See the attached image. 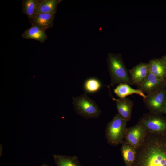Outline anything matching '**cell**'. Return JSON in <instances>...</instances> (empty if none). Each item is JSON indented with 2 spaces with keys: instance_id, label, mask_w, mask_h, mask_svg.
Wrapping results in <instances>:
<instances>
[{
  "instance_id": "1",
  "label": "cell",
  "mask_w": 166,
  "mask_h": 166,
  "mask_svg": "<svg viewBox=\"0 0 166 166\" xmlns=\"http://www.w3.org/2000/svg\"><path fill=\"white\" fill-rule=\"evenodd\" d=\"M131 166H166V136L147 133Z\"/></svg>"
},
{
  "instance_id": "2",
  "label": "cell",
  "mask_w": 166,
  "mask_h": 166,
  "mask_svg": "<svg viewBox=\"0 0 166 166\" xmlns=\"http://www.w3.org/2000/svg\"><path fill=\"white\" fill-rule=\"evenodd\" d=\"M107 61L111 79V83L108 87L123 83L132 85L129 72L120 55L109 54Z\"/></svg>"
},
{
  "instance_id": "3",
  "label": "cell",
  "mask_w": 166,
  "mask_h": 166,
  "mask_svg": "<svg viewBox=\"0 0 166 166\" xmlns=\"http://www.w3.org/2000/svg\"><path fill=\"white\" fill-rule=\"evenodd\" d=\"M72 103L76 113L86 119H96L101 113L95 101L86 92L76 97H73Z\"/></svg>"
},
{
  "instance_id": "4",
  "label": "cell",
  "mask_w": 166,
  "mask_h": 166,
  "mask_svg": "<svg viewBox=\"0 0 166 166\" xmlns=\"http://www.w3.org/2000/svg\"><path fill=\"white\" fill-rule=\"evenodd\" d=\"M128 122L118 113L107 124L105 130V138L108 144L117 146L123 140Z\"/></svg>"
},
{
  "instance_id": "5",
  "label": "cell",
  "mask_w": 166,
  "mask_h": 166,
  "mask_svg": "<svg viewBox=\"0 0 166 166\" xmlns=\"http://www.w3.org/2000/svg\"><path fill=\"white\" fill-rule=\"evenodd\" d=\"M138 123L143 126L148 134L166 136V119L160 114L150 112L145 113Z\"/></svg>"
},
{
  "instance_id": "6",
  "label": "cell",
  "mask_w": 166,
  "mask_h": 166,
  "mask_svg": "<svg viewBox=\"0 0 166 166\" xmlns=\"http://www.w3.org/2000/svg\"><path fill=\"white\" fill-rule=\"evenodd\" d=\"M143 101L150 113L157 114L163 113L166 105V88L147 93Z\"/></svg>"
},
{
  "instance_id": "7",
  "label": "cell",
  "mask_w": 166,
  "mask_h": 166,
  "mask_svg": "<svg viewBox=\"0 0 166 166\" xmlns=\"http://www.w3.org/2000/svg\"><path fill=\"white\" fill-rule=\"evenodd\" d=\"M147 134L143 126L137 123L127 128L124 139L127 143L136 149L143 142Z\"/></svg>"
},
{
  "instance_id": "8",
  "label": "cell",
  "mask_w": 166,
  "mask_h": 166,
  "mask_svg": "<svg viewBox=\"0 0 166 166\" xmlns=\"http://www.w3.org/2000/svg\"><path fill=\"white\" fill-rule=\"evenodd\" d=\"M150 72L148 63H141L132 68L129 71L132 85H141Z\"/></svg>"
},
{
  "instance_id": "9",
  "label": "cell",
  "mask_w": 166,
  "mask_h": 166,
  "mask_svg": "<svg viewBox=\"0 0 166 166\" xmlns=\"http://www.w3.org/2000/svg\"><path fill=\"white\" fill-rule=\"evenodd\" d=\"M108 88L112 100L115 101L118 114L128 122L131 118L134 105L133 101L127 98L118 99L114 98L111 94L110 87Z\"/></svg>"
},
{
  "instance_id": "10",
  "label": "cell",
  "mask_w": 166,
  "mask_h": 166,
  "mask_svg": "<svg viewBox=\"0 0 166 166\" xmlns=\"http://www.w3.org/2000/svg\"><path fill=\"white\" fill-rule=\"evenodd\" d=\"M166 88V82L160 81L150 72L145 80L137 89L147 93Z\"/></svg>"
},
{
  "instance_id": "11",
  "label": "cell",
  "mask_w": 166,
  "mask_h": 166,
  "mask_svg": "<svg viewBox=\"0 0 166 166\" xmlns=\"http://www.w3.org/2000/svg\"><path fill=\"white\" fill-rule=\"evenodd\" d=\"M150 72L161 81L166 82V63L161 59L150 60L148 63Z\"/></svg>"
},
{
  "instance_id": "12",
  "label": "cell",
  "mask_w": 166,
  "mask_h": 166,
  "mask_svg": "<svg viewBox=\"0 0 166 166\" xmlns=\"http://www.w3.org/2000/svg\"><path fill=\"white\" fill-rule=\"evenodd\" d=\"M42 0H25L22 1V11L27 16L30 23H32L34 18L37 14Z\"/></svg>"
},
{
  "instance_id": "13",
  "label": "cell",
  "mask_w": 166,
  "mask_h": 166,
  "mask_svg": "<svg viewBox=\"0 0 166 166\" xmlns=\"http://www.w3.org/2000/svg\"><path fill=\"white\" fill-rule=\"evenodd\" d=\"M56 12L37 14L34 18L32 24L45 30L52 27Z\"/></svg>"
},
{
  "instance_id": "14",
  "label": "cell",
  "mask_w": 166,
  "mask_h": 166,
  "mask_svg": "<svg viewBox=\"0 0 166 166\" xmlns=\"http://www.w3.org/2000/svg\"><path fill=\"white\" fill-rule=\"evenodd\" d=\"M45 31L36 25L32 24L31 27L25 30L22 36L26 39H34L43 43L47 38Z\"/></svg>"
},
{
  "instance_id": "15",
  "label": "cell",
  "mask_w": 166,
  "mask_h": 166,
  "mask_svg": "<svg viewBox=\"0 0 166 166\" xmlns=\"http://www.w3.org/2000/svg\"><path fill=\"white\" fill-rule=\"evenodd\" d=\"M130 85L126 83L119 84L114 90V93L119 98H124L128 96L134 94H138L143 97L144 99L146 97L144 93L141 90L132 88Z\"/></svg>"
},
{
  "instance_id": "16",
  "label": "cell",
  "mask_w": 166,
  "mask_h": 166,
  "mask_svg": "<svg viewBox=\"0 0 166 166\" xmlns=\"http://www.w3.org/2000/svg\"><path fill=\"white\" fill-rule=\"evenodd\" d=\"M121 144V151L126 166H131L136 157V149L124 140Z\"/></svg>"
},
{
  "instance_id": "17",
  "label": "cell",
  "mask_w": 166,
  "mask_h": 166,
  "mask_svg": "<svg viewBox=\"0 0 166 166\" xmlns=\"http://www.w3.org/2000/svg\"><path fill=\"white\" fill-rule=\"evenodd\" d=\"M53 157L57 166H81L76 155L68 156L54 154Z\"/></svg>"
},
{
  "instance_id": "18",
  "label": "cell",
  "mask_w": 166,
  "mask_h": 166,
  "mask_svg": "<svg viewBox=\"0 0 166 166\" xmlns=\"http://www.w3.org/2000/svg\"><path fill=\"white\" fill-rule=\"evenodd\" d=\"M61 1L59 0H42L37 14L56 12L57 6Z\"/></svg>"
},
{
  "instance_id": "19",
  "label": "cell",
  "mask_w": 166,
  "mask_h": 166,
  "mask_svg": "<svg viewBox=\"0 0 166 166\" xmlns=\"http://www.w3.org/2000/svg\"><path fill=\"white\" fill-rule=\"evenodd\" d=\"M102 86L100 81L95 77H91L85 81L83 87L86 93H93L98 92Z\"/></svg>"
},
{
  "instance_id": "20",
  "label": "cell",
  "mask_w": 166,
  "mask_h": 166,
  "mask_svg": "<svg viewBox=\"0 0 166 166\" xmlns=\"http://www.w3.org/2000/svg\"><path fill=\"white\" fill-rule=\"evenodd\" d=\"M161 59L166 63V55L163 57Z\"/></svg>"
},
{
  "instance_id": "21",
  "label": "cell",
  "mask_w": 166,
  "mask_h": 166,
  "mask_svg": "<svg viewBox=\"0 0 166 166\" xmlns=\"http://www.w3.org/2000/svg\"><path fill=\"white\" fill-rule=\"evenodd\" d=\"M41 166H51L47 164H42Z\"/></svg>"
},
{
  "instance_id": "22",
  "label": "cell",
  "mask_w": 166,
  "mask_h": 166,
  "mask_svg": "<svg viewBox=\"0 0 166 166\" xmlns=\"http://www.w3.org/2000/svg\"><path fill=\"white\" fill-rule=\"evenodd\" d=\"M163 113L166 114V106H165V109H164V112H163Z\"/></svg>"
}]
</instances>
